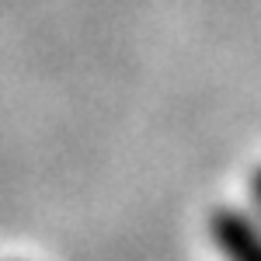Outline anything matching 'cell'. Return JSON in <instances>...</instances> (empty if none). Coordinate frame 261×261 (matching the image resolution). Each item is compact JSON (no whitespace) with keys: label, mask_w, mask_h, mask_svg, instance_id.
I'll use <instances>...</instances> for the list:
<instances>
[{"label":"cell","mask_w":261,"mask_h":261,"mask_svg":"<svg viewBox=\"0 0 261 261\" xmlns=\"http://www.w3.org/2000/svg\"><path fill=\"white\" fill-rule=\"evenodd\" d=\"M205 230L223 261H261V216L241 205H216Z\"/></svg>","instance_id":"1"},{"label":"cell","mask_w":261,"mask_h":261,"mask_svg":"<svg viewBox=\"0 0 261 261\" xmlns=\"http://www.w3.org/2000/svg\"><path fill=\"white\" fill-rule=\"evenodd\" d=\"M251 202L261 216V167H254V174H251Z\"/></svg>","instance_id":"2"}]
</instances>
